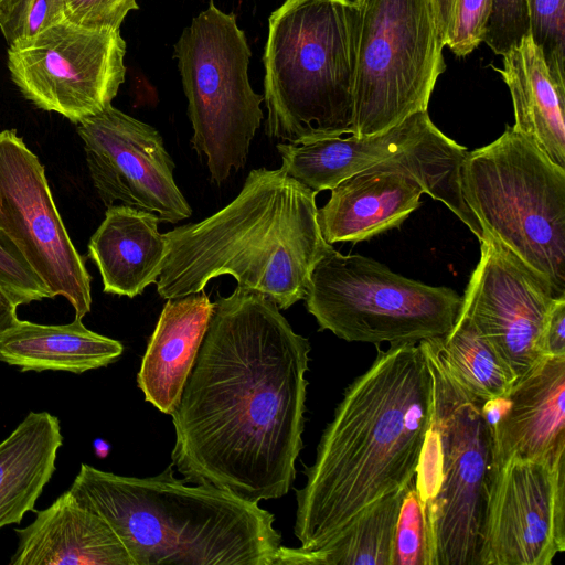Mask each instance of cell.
Segmentation results:
<instances>
[{
	"label": "cell",
	"mask_w": 565,
	"mask_h": 565,
	"mask_svg": "<svg viewBox=\"0 0 565 565\" xmlns=\"http://www.w3.org/2000/svg\"><path fill=\"white\" fill-rule=\"evenodd\" d=\"M310 342L277 305L218 297L177 408L172 466L186 483L258 503L287 494L302 449Z\"/></svg>",
	"instance_id": "cell-1"
},
{
	"label": "cell",
	"mask_w": 565,
	"mask_h": 565,
	"mask_svg": "<svg viewBox=\"0 0 565 565\" xmlns=\"http://www.w3.org/2000/svg\"><path fill=\"white\" fill-rule=\"evenodd\" d=\"M324 428L306 483L296 490L294 532L316 551L364 509L409 483L431 412L433 381L420 342L376 349Z\"/></svg>",
	"instance_id": "cell-2"
},
{
	"label": "cell",
	"mask_w": 565,
	"mask_h": 565,
	"mask_svg": "<svg viewBox=\"0 0 565 565\" xmlns=\"http://www.w3.org/2000/svg\"><path fill=\"white\" fill-rule=\"evenodd\" d=\"M317 193L281 169L252 170L222 210L164 234L158 294L185 297L231 275L238 288L262 294L279 309L305 299L315 266L333 248L319 228Z\"/></svg>",
	"instance_id": "cell-3"
},
{
	"label": "cell",
	"mask_w": 565,
	"mask_h": 565,
	"mask_svg": "<svg viewBox=\"0 0 565 565\" xmlns=\"http://www.w3.org/2000/svg\"><path fill=\"white\" fill-rule=\"evenodd\" d=\"M103 516L135 565H277L281 535L258 503L211 486H188L172 463L126 477L82 463L68 489Z\"/></svg>",
	"instance_id": "cell-4"
},
{
	"label": "cell",
	"mask_w": 565,
	"mask_h": 565,
	"mask_svg": "<svg viewBox=\"0 0 565 565\" xmlns=\"http://www.w3.org/2000/svg\"><path fill=\"white\" fill-rule=\"evenodd\" d=\"M268 26L266 135L290 143L353 135L359 2L286 0Z\"/></svg>",
	"instance_id": "cell-5"
},
{
	"label": "cell",
	"mask_w": 565,
	"mask_h": 565,
	"mask_svg": "<svg viewBox=\"0 0 565 565\" xmlns=\"http://www.w3.org/2000/svg\"><path fill=\"white\" fill-rule=\"evenodd\" d=\"M419 342L433 395L414 482L426 511L430 565H478L493 473L490 431L482 403L445 362L440 338Z\"/></svg>",
	"instance_id": "cell-6"
},
{
	"label": "cell",
	"mask_w": 565,
	"mask_h": 565,
	"mask_svg": "<svg viewBox=\"0 0 565 565\" xmlns=\"http://www.w3.org/2000/svg\"><path fill=\"white\" fill-rule=\"evenodd\" d=\"M463 199L491 234L551 290L565 297V168L511 126L468 151Z\"/></svg>",
	"instance_id": "cell-7"
},
{
	"label": "cell",
	"mask_w": 565,
	"mask_h": 565,
	"mask_svg": "<svg viewBox=\"0 0 565 565\" xmlns=\"http://www.w3.org/2000/svg\"><path fill=\"white\" fill-rule=\"evenodd\" d=\"M250 56L235 15L213 1L174 45L193 128L191 145L216 184L245 166L263 119L264 96L254 92L248 79Z\"/></svg>",
	"instance_id": "cell-8"
},
{
	"label": "cell",
	"mask_w": 565,
	"mask_h": 565,
	"mask_svg": "<svg viewBox=\"0 0 565 565\" xmlns=\"http://www.w3.org/2000/svg\"><path fill=\"white\" fill-rule=\"evenodd\" d=\"M306 307L319 330L348 342H419L454 327L462 297L393 273L361 255L328 252L315 266Z\"/></svg>",
	"instance_id": "cell-9"
},
{
	"label": "cell",
	"mask_w": 565,
	"mask_h": 565,
	"mask_svg": "<svg viewBox=\"0 0 565 565\" xmlns=\"http://www.w3.org/2000/svg\"><path fill=\"white\" fill-rule=\"evenodd\" d=\"M352 136L427 110L446 68L428 0H360Z\"/></svg>",
	"instance_id": "cell-10"
},
{
	"label": "cell",
	"mask_w": 565,
	"mask_h": 565,
	"mask_svg": "<svg viewBox=\"0 0 565 565\" xmlns=\"http://www.w3.org/2000/svg\"><path fill=\"white\" fill-rule=\"evenodd\" d=\"M126 42L119 31L64 19L8 49V68L36 107L78 124L102 111L125 81Z\"/></svg>",
	"instance_id": "cell-11"
},
{
	"label": "cell",
	"mask_w": 565,
	"mask_h": 565,
	"mask_svg": "<svg viewBox=\"0 0 565 565\" xmlns=\"http://www.w3.org/2000/svg\"><path fill=\"white\" fill-rule=\"evenodd\" d=\"M0 228L75 318L90 311V275L55 206L39 158L15 130L0 131Z\"/></svg>",
	"instance_id": "cell-12"
},
{
	"label": "cell",
	"mask_w": 565,
	"mask_h": 565,
	"mask_svg": "<svg viewBox=\"0 0 565 565\" xmlns=\"http://www.w3.org/2000/svg\"><path fill=\"white\" fill-rule=\"evenodd\" d=\"M94 188L106 207L122 205L178 223L192 209L173 177L159 131L111 104L77 124Z\"/></svg>",
	"instance_id": "cell-13"
},
{
	"label": "cell",
	"mask_w": 565,
	"mask_h": 565,
	"mask_svg": "<svg viewBox=\"0 0 565 565\" xmlns=\"http://www.w3.org/2000/svg\"><path fill=\"white\" fill-rule=\"evenodd\" d=\"M565 550V463L494 466L478 565H551Z\"/></svg>",
	"instance_id": "cell-14"
},
{
	"label": "cell",
	"mask_w": 565,
	"mask_h": 565,
	"mask_svg": "<svg viewBox=\"0 0 565 565\" xmlns=\"http://www.w3.org/2000/svg\"><path fill=\"white\" fill-rule=\"evenodd\" d=\"M480 243V260L470 276L460 310L520 377L545 356L543 330L556 298L491 234L483 231Z\"/></svg>",
	"instance_id": "cell-15"
},
{
	"label": "cell",
	"mask_w": 565,
	"mask_h": 565,
	"mask_svg": "<svg viewBox=\"0 0 565 565\" xmlns=\"http://www.w3.org/2000/svg\"><path fill=\"white\" fill-rule=\"evenodd\" d=\"M493 468L511 457L565 463V355H545L507 395L481 405Z\"/></svg>",
	"instance_id": "cell-16"
},
{
	"label": "cell",
	"mask_w": 565,
	"mask_h": 565,
	"mask_svg": "<svg viewBox=\"0 0 565 565\" xmlns=\"http://www.w3.org/2000/svg\"><path fill=\"white\" fill-rule=\"evenodd\" d=\"M15 533L10 565H135L107 521L70 490Z\"/></svg>",
	"instance_id": "cell-17"
},
{
	"label": "cell",
	"mask_w": 565,
	"mask_h": 565,
	"mask_svg": "<svg viewBox=\"0 0 565 565\" xmlns=\"http://www.w3.org/2000/svg\"><path fill=\"white\" fill-rule=\"evenodd\" d=\"M437 129L427 110H423L370 136L281 141L277 143L280 169L316 192L332 190L342 180L411 149Z\"/></svg>",
	"instance_id": "cell-18"
},
{
	"label": "cell",
	"mask_w": 565,
	"mask_h": 565,
	"mask_svg": "<svg viewBox=\"0 0 565 565\" xmlns=\"http://www.w3.org/2000/svg\"><path fill=\"white\" fill-rule=\"evenodd\" d=\"M214 302L201 291L168 299L148 341L137 384L167 415L177 408L205 337Z\"/></svg>",
	"instance_id": "cell-19"
},
{
	"label": "cell",
	"mask_w": 565,
	"mask_h": 565,
	"mask_svg": "<svg viewBox=\"0 0 565 565\" xmlns=\"http://www.w3.org/2000/svg\"><path fill=\"white\" fill-rule=\"evenodd\" d=\"M159 223L156 214L143 210L122 204L107 207L88 243L104 292L134 298L157 281L167 254Z\"/></svg>",
	"instance_id": "cell-20"
},
{
	"label": "cell",
	"mask_w": 565,
	"mask_h": 565,
	"mask_svg": "<svg viewBox=\"0 0 565 565\" xmlns=\"http://www.w3.org/2000/svg\"><path fill=\"white\" fill-rule=\"evenodd\" d=\"M502 56L503 67L493 68L512 98V127L565 168V88L551 76L542 50L530 34Z\"/></svg>",
	"instance_id": "cell-21"
},
{
	"label": "cell",
	"mask_w": 565,
	"mask_h": 565,
	"mask_svg": "<svg viewBox=\"0 0 565 565\" xmlns=\"http://www.w3.org/2000/svg\"><path fill=\"white\" fill-rule=\"evenodd\" d=\"M62 444L58 418L47 412H30L0 443V529L35 511Z\"/></svg>",
	"instance_id": "cell-22"
},
{
	"label": "cell",
	"mask_w": 565,
	"mask_h": 565,
	"mask_svg": "<svg viewBox=\"0 0 565 565\" xmlns=\"http://www.w3.org/2000/svg\"><path fill=\"white\" fill-rule=\"evenodd\" d=\"M122 352L119 341L87 329L78 318L53 326L19 320L0 337V361L22 372L79 374L113 363Z\"/></svg>",
	"instance_id": "cell-23"
},
{
	"label": "cell",
	"mask_w": 565,
	"mask_h": 565,
	"mask_svg": "<svg viewBox=\"0 0 565 565\" xmlns=\"http://www.w3.org/2000/svg\"><path fill=\"white\" fill-rule=\"evenodd\" d=\"M408 484L369 505L319 550L282 546L277 565H391L395 524Z\"/></svg>",
	"instance_id": "cell-24"
},
{
	"label": "cell",
	"mask_w": 565,
	"mask_h": 565,
	"mask_svg": "<svg viewBox=\"0 0 565 565\" xmlns=\"http://www.w3.org/2000/svg\"><path fill=\"white\" fill-rule=\"evenodd\" d=\"M440 351L456 379L482 404L507 395L518 379L497 349L461 310L451 330L440 338Z\"/></svg>",
	"instance_id": "cell-25"
},
{
	"label": "cell",
	"mask_w": 565,
	"mask_h": 565,
	"mask_svg": "<svg viewBox=\"0 0 565 565\" xmlns=\"http://www.w3.org/2000/svg\"><path fill=\"white\" fill-rule=\"evenodd\" d=\"M391 565H430L426 511L414 478L406 489L395 524Z\"/></svg>",
	"instance_id": "cell-26"
},
{
	"label": "cell",
	"mask_w": 565,
	"mask_h": 565,
	"mask_svg": "<svg viewBox=\"0 0 565 565\" xmlns=\"http://www.w3.org/2000/svg\"><path fill=\"white\" fill-rule=\"evenodd\" d=\"M530 35L553 79L565 88V0H526Z\"/></svg>",
	"instance_id": "cell-27"
},
{
	"label": "cell",
	"mask_w": 565,
	"mask_h": 565,
	"mask_svg": "<svg viewBox=\"0 0 565 565\" xmlns=\"http://www.w3.org/2000/svg\"><path fill=\"white\" fill-rule=\"evenodd\" d=\"M64 19V0H4L0 7V30L9 45Z\"/></svg>",
	"instance_id": "cell-28"
},
{
	"label": "cell",
	"mask_w": 565,
	"mask_h": 565,
	"mask_svg": "<svg viewBox=\"0 0 565 565\" xmlns=\"http://www.w3.org/2000/svg\"><path fill=\"white\" fill-rule=\"evenodd\" d=\"M0 287L18 306L53 298L15 243L0 228Z\"/></svg>",
	"instance_id": "cell-29"
},
{
	"label": "cell",
	"mask_w": 565,
	"mask_h": 565,
	"mask_svg": "<svg viewBox=\"0 0 565 565\" xmlns=\"http://www.w3.org/2000/svg\"><path fill=\"white\" fill-rule=\"evenodd\" d=\"M492 12V0H456L447 43L451 52L463 57L483 42Z\"/></svg>",
	"instance_id": "cell-30"
},
{
	"label": "cell",
	"mask_w": 565,
	"mask_h": 565,
	"mask_svg": "<svg viewBox=\"0 0 565 565\" xmlns=\"http://www.w3.org/2000/svg\"><path fill=\"white\" fill-rule=\"evenodd\" d=\"M530 34L526 0H492V12L483 42L497 55H504Z\"/></svg>",
	"instance_id": "cell-31"
},
{
	"label": "cell",
	"mask_w": 565,
	"mask_h": 565,
	"mask_svg": "<svg viewBox=\"0 0 565 565\" xmlns=\"http://www.w3.org/2000/svg\"><path fill=\"white\" fill-rule=\"evenodd\" d=\"M65 19L77 25L95 30L119 31L136 0H64Z\"/></svg>",
	"instance_id": "cell-32"
},
{
	"label": "cell",
	"mask_w": 565,
	"mask_h": 565,
	"mask_svg": "<svg viewBox=\"0 0 565 565\" xmlns=\"http://www.w3.org/2000/svg\"><path fill=\"white\" fill-rule=\"evenodd\" d=\"M542 347L545 355H565V297L556 298L550 309Z\"/></svg>",
	"instance_id": "cell-33"
},
{
	"label": "cell",
	"mask_w": 565,
	"mask_h": 565,
	"mask_svg": "<svg viewBox=\"0 0 565 565\" xmlns=\"http://www.w3.org/2000/svg\"><path fill=\"white\" fill-rule=\"evenodd\" d=\"M428 1L434 15L438 40L443 47H445L447 43L448 32L452 22L456 0Z\"/></svg>",
	"instance_id": "cell-34"
},
{
	"label": "cell",
	"mask_w": 565,
	"mask_h": 565,
	"mask_svg": "<svg viewBox=\"0 0 565 565\" xmlns=\"http://www.w3.org/2000/svg\"><path fill=\"white\" fill-rule=\"evenodd\" d=\"M17 308L15 301L0 287V337L19 322Z\"/></svg>",
	"instance_id": "cell-35"
},
{
	"label": "cell",
	"mask_w": 565,
	"mask_h": 565,
	"mask_svg": "<svg viewBox=\"0 0 565 565\" xmlns=\"http://www.w3.org/2000/svg\"><path fill=\"white\" fill-rule=\"evenodd\" d=\"M3 2H4V0H0V7L2 6Z\"/></svg>",
	"instance_id": "cell-36"
},
{
	"label": "cell",
	"mask_w": 565,
	"mask_h": 565,
	"mask_svg": "<svg viewBox=\"0 0 565 565\" xmlns=\"http://www.w3.org/2000/svg\"><path fill=\"white\" fill-rule=\"evenodd\" d=\"M354 1H356V2H358V1H360V0H354Z\"/></svg>",
	"instance_id": "cell-37"
}]
</instances>
